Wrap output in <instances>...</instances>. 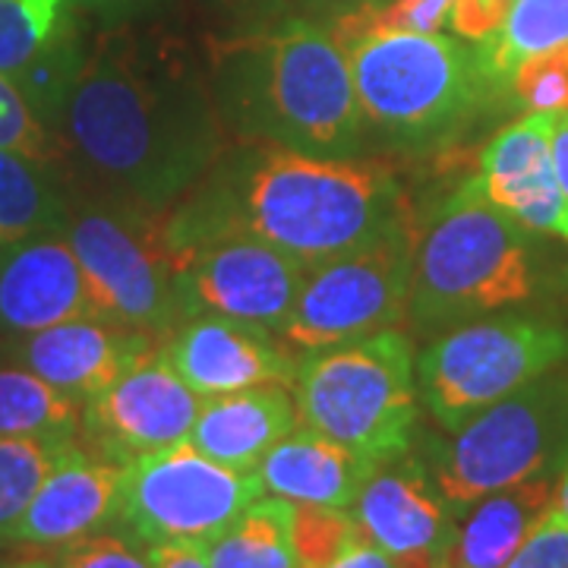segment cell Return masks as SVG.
<instances>
[{
  "label": "cell",
  "instance_id": "obj_29",
  "mask_svg": "<svg viewBox=\"0 0 568 568\" xmlns=\"http://www.w3.org/2000/svg\"><path fill=\"white\" fill-rule=\"evenodd\" d=\"M364 537L351 508L294 503L291 540L297 568H328Z\"/></svg>",
  "mask_w": 568,
  "mask_h": 568
},
{
  "label": "cell",
  "instance_id": "obj_20",
  "mask_svg": "<svg viewBox=\"0 0 568 568\" xmlns=\"http://www.w3.org/2000/svg\"><path fill=\"white\" fill-rule=\"evenodd\" d=\"M373 467L376 462L301 424L268 448L256 474L268 496L310 506L351 508Z\"/></svg>",
  "mask_w": 568,
  "mask_h": 568
},
{
  "label": "cell",
  "instance_id": "obj_33",
  "mask_svg": "<svg viewBox=\"0 0 568 568\" xmlns=\"http://www.w3.org/2000/svg\"><path fill=\"white\" fill-rule=\"evenodd\" d=\"M455 0H366V13L376 26L402 32H446Z\"/></svg>",
  "mask_w": 568,
  "mask_h": 568
},
{
  "label": "cell",
  "instance_id": "obj_2",
  "mask_svg": "<svg viewBox=\"0 0 568 568\" xmlns=\"http://www.w3.org/2000/svg\"><path fill=\"white\" fill-rule=\"evenodd\" d=\"M414 222L392 164L306 155L272 142H231L203 181L164 209L174 260L186 246L241 234L320 265Z\"/></svg>",
  "mask_w": 568,
  "mask_h": 568
},
{
  "label": "cell",
  "instance_id": "obj_23",
  "mask_svg": "<svg viewBox=\"0 0 568 568\" xmlns=\"http://www.w3.org/2000/svg\"><path fill=\"white\" fill-rule=\"evenodd\" d=\"M70 0H0V73L22 85L54 58L82 51Z\"/></svg>",
  "mask_w": 568,
  "mask_h": 568
},
{
  "label": "cell",
  "instance_id": "obj_17",
  "mask_svg": "<svg viewBox=\"0 0 568 568\" xmlns=\"http://www.w3.org/2000/svg\"><path fill=\"white\" fill-rule=\"evenodd\" d=\"M102 316L80 256L67 237H32L3 246L0 256V332L32 335L70 320Z\"/></svg>",
  "mask_w": 568,
  "mask_h": 568
},
{
  "label": "cell",
  "instance_id": "obj_40",
  "mask_svg": "<svg viewBox=\"0 0 568 568\" xmlns=\"http://www.w3.org/2000/svg\"><path fill=\"white\" fill-rule=\"evenodd\" d=\"M0 568H54L51 556H10L0 559Z\"/></svg>",
  "mask_w": 568,
  "mask_h": 568
},
{
  "label": "cell",
  "instance_id": "obj_6",
  "mask_svg": "<svg viewBox=\"0 0 568 568\" xmlns=\"http://www.w3.org/2000/svg\"><path fill=\"white\" fill-rule=\"evenodd\" d=\"M291 392L301 424L376 465L417 439V354L405 328L310 351Z\"/></svg>",
  "mask_w": 568,
  "mask_h": 568
},
{
  "label": "cell",
  "instance_id": "obj_5",
  "mask_svg": "<svg viewBox=\"0 0 568 568\" xmlns=\"http://www.w3.org/2000/svg\"><path fill=\"white\" fill-rule=\"evenodd\" d=\"M537 291L528 231L499 212L477 181L458 183L420 231L407 301L410 332L443 335Z\"/></svg>",
  "mask_w": 568,
  "mask_h": 568
},
{
  "label": "cell",
  "instance_id": "obj_22",
  "mask_svg": "<svg viewBox=\"0 0 568 568\" xmlns=\"http://www.w3.org/2000/svg\"><path fill=\"white\" fill-rule=\"evenodd\" d=\"M559 474L496 489L458 518L446 568H506L534 528L556 508Z\"/></svg>",
  "mask_w": 568,
  "mask_h": 568
},
{
  "label": "cell",
  "instance_id": "obj_37",
  "mask_svg": "<svg viewBox=\"0 0 568 568\" xmlns=\"http://www.w3.org/2000/svg\"><path fill=\"white\" fill-rule=\"evenodd\" d=\"M155 568H212L200 547H149Z\"/></svg>",
  "mask_w": 568,
  "mask_h": 568
},
{
  "label": "cell",
  "instance_id": "obj_13",
  "mask_svg": "<svg viewBox=\"0 0 568 568\" xmlns=\"http://www.w3.org/2000/svg\"><path fill=\"white\" fill-rule=\"evenodd\" d=\"M203 402L152 351L114 386L82 405L80 443L104 462L130 465L140 455L183 443Z\"/></svg>",
  "mask_w": 568,
  "mask_h": 568
},
{
  "label": "cell",
  "instance_id": "obj_8",
  "mask_svg": "<svg viewBox=\"0 0 568 568\" xmlns=\"http://www.w3.org/2000/svg\"><path fill=\"white\" fill-rule=\"evenodd\" d=\"M566 357V325L534 316L474 320L436 335L417 354L420 405L439 429L455 433Z\"/></svg>",
  "mask_w": 568,
  "mask_h": 568
},
{
  "label": "cell",
  "instance_id": "obj_3",
  "mask_svg": "<svg viewBox=\"0 0 568 568\" xmlns=\"http://www.w3.org/2000/svg\"><path fill=\"white\" fill-rule=\"evenodd\" d=\"M209 82L231 142H272L325 159H351L364 145L351 63L320 22L284 20L219 41Z\"/></svg>",
  "mask_w": 568,
  "mask_h": 568
},
{
  "label": "cell",
  "instance_id": "obj_9",
  "mask_svg": "<svg viewBox=\"0 0 568 568\" xmlns=\"http://www.w3.org/2000/svg\"><path fill=\"white\" fill-rule=\"evenodd\" d=\"M63 237L80 256L104 320L159 345L181 325L178 260L168 244L164 209L102 196L70 212Z\"/></svg>",
  "mask_w": 568,
  "mask_h": 568
},
{
  "label": "cell",
  "instance_id": "obj_43",
  "mask_svg": "<svg viewBox=\"0 0 568 568\" xmlns=\"http://www.w3.org/2000/svg\"><path fill=\"white\" fill-rule=\"evenodd\" d=\"M244 3H275V0H244Z\"/></svg>",
  "mask_w": 568,
  "mask_h": 568
},
{
  "label": "cell",
  "instance_id": "obj_32",
  "mask_svg": "<svg viewBox=\"0 0 568 568\" xmlns=\"http://www.w3.org/2000/svg\"><path fill=\"white\" fill-rule=\"evenodd\" d=\"M54 568H155L149 547L121 534H89L63 544L51 556Z\"/></svg>",
  "mask_w": 568,
  "mask_h": 568
},
{
  "label": "cell",
  "instance_id": "obj_10",
  "mask_svg": "<svg viewBox=\"0 0 568 568\" xmlns=\"http://www.w3.org/2000/svg\"><path fill=\"white\" fill-rule=\"evenodd\" d=\"M263 493L256 470L219 465L183 439L123 465L114 525L142 547L209 549Z\"/></svg>",
  "mask_w": 568,
  "mask_h": 568
},
{
  "label": "cell",
  "instance_id": "obj_16",
  "mask_svg": "<svg viewBox=\"0 0 568 568\" xmlns=\"http://www.w3.org/2000/svg\"><path fill=\"white\" fill-rule=\"evenodd\" d=\"M552 123V114L537 111L508 123L480 152V171L474 181L489 203L525 231L568 244V200L549 155Z\"/></svg>",
  "mask_w": 568,
  "mask_h": 568
},
{
  "label": "cell",
  "instance_id": "obj_24",
  "mask_svg": "<svg viewBox=\"0 0 568 568\" xmlns=\"http://www.w3.org/2000/svg\"><path fill=\"white\" fill-rule=\"evenodd\" d=\"M70 212L51 164L0 149V250L32 237L67 234Z\"/></svg>",
  "mask_w": 568,
  "mask_h": 568
},
{
  "label": "cell",
  "instance_id": "obj_25",
  "mask_svg": "<svg viewBox=\"0 0 568 568\" xmlns=\"http://www.w3.org/2000/svg\"><path fill=\"white\" fill-rule=\"evenodd\" d=\"M82 402L20 364H0V439H80Z\"/></svg>",
  "mask_w": 568,
  "mask_h": 568
},
{
  "label": "cell",
  "instance_id": "obj_12",
  "mask_svg": "<svg viewBox=\"0 0 568 568\" xmlns=\"http://www.w3.org/2000/svg\"><path fill=\"white\" fill-rule=\"evenodd\" d=\"M301 260L275 246L224 234L178 253L181 323L196 316H224L282 328L306 278Z\"/></svg>",
  "mask_w": 568,
  "mask_h": 568
},
{
  "label": "cell",
  "instance_id": "obj_1",
  "mask_svg": "<svg viewBox=\"0 0 568 568\" xmlns=\"http://www.w3.org/2000/svg\"><path fill=\"white\" fill-rule=\"evenodd\" d=\"M58 140L108 200L171 209L231 136L212 82L178 41L104 32L82 58Z\"/></svg>",
  "mask_w": 568,
  "mask_h": 568
},
{
  "label": "cell",
  "instance_id": "obj_30",
  "mask_svg": "<svg viewBox=\"0 0 568 568\" xmlns=\"http://www.w3.org/2000/svg\"><path fill=\"white\" fill-rule=\"evenodd\" d=\"M0 149L20 152L44 164H58L63 159L58 133L41 121L36 108L22 95L20 85L3 73H0Z\"/></svg>",
  "mask_w": 568,
  "mask_h": 568
},
{
  "label": "cell",
  "instance_id": "obj_21",
  "mask_svg": "<svg viewBox=\"0 0 568 568\" xmlns=\"http://www.w3.org/2000/svg\"><path fill=\"white\" fill-rule=\"evenodd\" d=\"M294 426V395L284 386H256L205 398L186 439L212 462L253 474Z\"/></svg>",
  "mask_w": 568,
  "mask_h": 568
},
{
  "label": "cell",
  "instance_id": "obj_26",
  "mask_svg": "<svg viewBox=\"0 0 568 568\" xmlns=\"http://www.w3.org/2000/svg\"><path fill=\"white\" fill-rule=\"evenodd\" d=\"M294 503L260 496L234 518V525L205 549L212 568H297L291 540Z\"/></svg>",
  "mask_w": 568,
  "mask_h": 568
},
{
  "label": "cell",
  "instance_id": "obj_19",
  "mask_svg": "<svg viewBox=\"0 0 568 568\" xmlns=\"http://www.w3.org/2000/svg\"><path fill=\"white\" fill-rule=\"evenodd\" d=\"M121 480L123 465L92 455L77 439L13 525L7 547L58 549L114 525Z\"/></svg>",
  "mask_w": 568,
  "mask_h": 568
},
{
  "label": "cell",
  "instance_id": "obj_39",
  "mask_svg": "<svg viewBox=\"0 0 568 568\" xmlns=\"http://www.w3.org/2000/svg\"><path fill=\"white\" fill-rule=\"evenodd\" d=\"M70 3L82 7V10H95V13H126L145 0H70Z\"/></svg>",
  "mask_w": 568,
  "mask_h": 568
},
{
  "label": "cell",
  "instance_id": "obj_28",
  "mask_svg": "<svg viewBox=\"0 0 568 568\" xmlns=\"http://www.w3.org/2000/svg\"><path fill=\"white\" fill-rule=\"evenodd\" d=\"M77 439H0V549L44 477Z\"/></svg>",
  "mask_w": 568,
  "mask_h": 568
},
{
  "label": "cell",
  "instance_id": "obj_7",
  "mask_svg": "<svg viewBox=\"0 0 568 568\" xmlns=\"http://www.w3.org/2000/svg\"><path fill=\"white\" fill-rule=\"evenodd\" d=\"M424 465L458 518L496 489L562 474L568 465V373L549 369L470 417L448 439H433Z\"/></svg>",
  "mask_w": 568,
  "mask_h": 568
},
{
  "label": "cell",
  "instance_id": "obj_38",
  "mask_svg": "<svg viewBox=\"0 0 568 568\" xmlns=\"http://www.w3.org/2000/svg\"><path fill=\"white\" fill-rule=\"evenodd\" d=\"M549 155H552L556 178H559V186H562V193H566L568 200V114L566 118H556V123H552Z\"/></svg>",
  "mask_w": 568,
  "mask_h": 568
},
{
  "label": "cell",
  "instance_id": "obj_27",
  "mask_svg": "<svg viewBox=\"0 0 568 568\" xmlns=\"http://www.w3.org/2000/svg\"><path fill=\"white\" fill-rule=\"evenodd\" d=\"M568 44V0H511L496 36L477 54L496 85H508L511 70L540 51Z\"/></svg>",
  "mask_w": 568,
  "mask_h": 568
},
{
  "label": "cell",
  "instance_id": "obj_35",
  "mask_svg": "<svg viewBox=\"0 0 568 568\" xmlns=\"http://www.w3.org/2000/svg\"><path fill=\"white\" fill-rule=\"evenodd\" d=\"M511 0H455L448 29L465 41H487L506 20Z\"/></svg>",
  "mask_w": 568,
  "mask_h": 568
},
{
  "label": "cell",
  "instance_id": "obj_15",
  "mask_svg": "<svg viewBox=\"0 0 568 568\" xmlns=\"http://www.w3.org/2000/svg\"><path fill=\"white\" fill-rule=\"evenodd\" d=\"M351 515L366 540L402 568H446L458 515L410 452L373 467Z\"/></svg>",
  "mask_w": 568,
  "mask_h": 568
},
{
  "label": "cell",
  "instance_id": "obj_4",
  "mask_svg": "<svg viewBox=\"0 0 568 568\" xmlns=\"http://www.w3.org/2000/svg\"><path fill=\"white\" fill-rule=\"evenodd\" d=\"M328 29L351 63L364 121L395 145L448 142L499 89L465 39L376 26L366 0L342 10Z\"/></svg>",
  "mask_w": 568,
  "mask_h": 568
},
{
  "label": "cell",
  "instance_id": "obj_36",
  "mask_svg": "<svg viewBox=\"0 0 568 568\" xmlns=\"http://www.w3.org/2000/svg\"><path fill=\"white\" fill-rule=\"evenodd\" d=\"M328 568H402V566H398L388 552H383V549L376 547V544H369L366 537H361V540L347 549L338 562H332Z\"/></svg>",
  "mask_w": 568,
  "mask_h": 568
},
{
  "label": "cell",
  "instance_id": "obj_42",
  "mask_svg": "<svg viewBox=\"0 0 568 568\" xmlns=\"http://www.w3.org/2000/svg\"><path fill=\"white\" fill-rule=\"evenodd\" d=\"M338 3H342L345 10H351V7H357V3H364V0H338Z\"/></svg>",
  "mask_w": 568,
  "mask_h": 568
},
{
  "label": "cell",
  "instance_id": "obj_14",
  "mask_svg": "<svg viewBox=\"0 0 568 568\" xmlns=\"http://www.w3.org/2000/svg\"><path fill=\"white\" fill-rule=\"evenodd\" d=\"M162 361L200 398L256 386H294L304 351L291 347L275 328L224 316L181 323L162 345Z\"/></svg>",
  "mask_w": 568,
  "mask_h": 568
},
{
  "label": "cell",
  "instance_id": "obj_34",
  "mask_svg": "<svg viewBox=\"0 0 568 568\" xmlns=\"http://www.w3.org/2000/svg\"><path fill=\"white\" fill-rule=\"evenodd\" d=\"M506 568H568V518L556 508L534 528Z\"/></svg>",
  "mask_w": 568,
  "mask_h": 568
},
{
  "label": "cell",
  "instance_id": "obj_11",
  "mask_svg": "<svg viewBox=\"0 0 568 568\" xmlns=\"http://www.w3.org/2000/svg\"><path fill=\"white\" fill-rule=\"evenodd\" d=\"M417 241L420 222L310 265L278 335L291 347L310 354L398 328L407 320Z\"/></svg>",
  "mask_w": 568,
  "mask_h": 568
},
{
  "label": "cell",
  "instance_id": "obj_18",
  "mask_svg": "<svg viewBox=\"0 0 568 568\" xmlns=\"http://www.w3.org/2000/svg\"><path fill=\"white\" fill-rule=\"evenodd\" d=\"M152 351H159L155 338L92 316L22 335V342L10 347V357L13 364L32 369L44 383L85 405Z\"/></svg>",
  "mask_w": 568,
  "mask_h": 568
},
{
  "label": "cell",
  "instance_id": "obj_31",
  "mask_svg": "<svg viewBox=\"0 0 568 568\" xmlns=\"http://www.w3.org/2000/svg\"><path fill=\"white\" fill-rule=\"evenodd\" d=\"M508 89L528 111L566 118L568 114V44L540 51L521 61L511 77Z\"/></svg>",
  "mask_w": 568,
  "mask_h": 568
},
{
  "label": "cell",
  "instance_id": "obj_41",
  "mask_svg": "<svg viewBox=\"0 0 568 568\" xmlns=\"http://www.w3.org/2000/svg\"><path fill=\"white\" fill-rule=\"evenodd\" d=\"M556 511L568 518V465L566 470L559 474V487H556Z\"/></svg>",
  "mask_w": 568,
  "mask_h": 568
}]
</instances>
